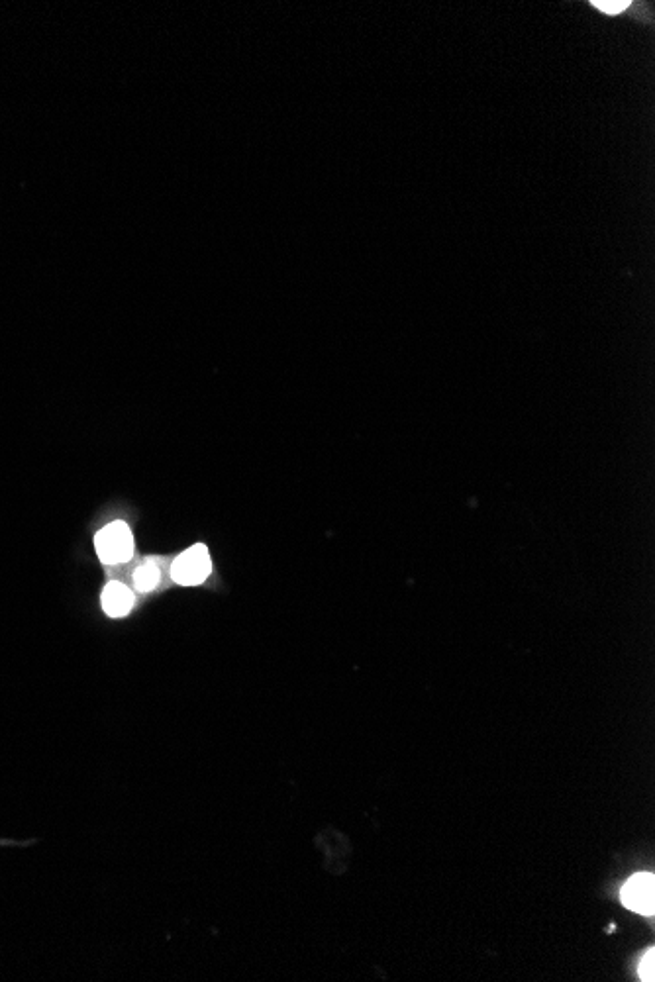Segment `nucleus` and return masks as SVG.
I'll list each match as a JSON object with an SVG mask.
<instances>
[{"instance_id":"nucleus-4","label":"nucleus","mask_w":655,"mask_h":982,"mask_svg":"<svg viewBox=\"0 0 655 982\" xmlns=\"http://www.w3.org/2000/svg\"><path fill=\"white\" fill-rule=\"evenodd\" d=\"M134 606V592L126 585L112 581L102 590V608L110 618H124Z\"/></svg>"},{"instance_id":"nucleus-2","label":"nucleus","mask_w":655,"mask_h":982,"mask_svg":"<svg viewBox=\"0 0 655 982\" xmlns=\"http://www.w3.org/2000/svg\"><path fill=\"white\" fill-rule=\"evenodd\" d=\"M212 571L210 555L206 545L197 543L183 551L171 565V579L183 587H197L208 579Z\"/></svg>"},{"instance_id":"nucleus-5","label":"nucleus","mask_w":655,"mask_h":982,"mask_svg":"<svg viewBox=\"0 0 655 982\" xmlns=\"http://www.w3.org/2000/svg\"><path fill=\"white\" fill-rule=\"evenodd\" d=\"M159 583H161V571H159V565L152 559L136 569V573H134L136 589L150 592V590L157 589Z\"/></svg>"},{"instance_id":"nucleus-1","label":"nucleus","mask_w":655,"mask_h":982,"mask_svg":"<svg viewBox=\"0 0 655 982\" xmlns=\"http://www.w3.org/2000/svg\"><path fill=\"white\" fill-rule=\"evenodd\" d=\"M95 547L104 565H120L132 559L134 538L124 522H112L95 536Z\"/></svg>"},{"instance_id":"nucleus-3","label":"nucleus","mask_w":655,"mask_h":982,"mask_svg":"<svg viewBox=\"0 0 655 982\" xmlns=\"http://www.w3.org/2000/svg\"><path fill=\"white\" fill-rule=\"evenodd\" d=\"M622 904L642 916H654L655 912V877L652 873L634 875L620 890Z\"/></svg>"},{"instance_id":"nucleus-6","label":"nucleus","mask_w":655,"mask_h":982,"mask_svg":"<svg viewBox=\"0 0 655 982\" xmlns=\"http://www.w3.org/2000/svg\"><path fill=\"white\" fill-rule=\"evenodd\" d=\"M593 6L605 14L616 16V14L624 12L630 6V2L628 0H595Z\"/></svg>"},{"instance_id":"nucleus-7","label":"nucleus","mask_w":655,"mask_h":982,"mask_svg":"<svg viewBox=\"0 0 655 982\" xmlns=\"http://www.w3.org/2000/svg\"><path fill=\"white\" fill-rule=\"evenodd\" d=\"M640 979L642 981L652 982L655 981V951L650 949L646 953V957L642 959L640 963Z\"/></svg>"}]
</instances>
